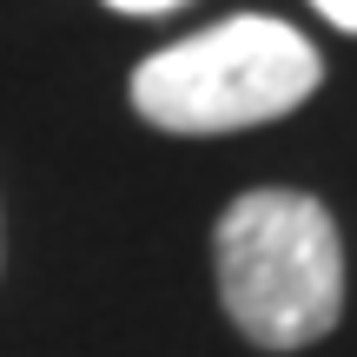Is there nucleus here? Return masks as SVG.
<instances>
[{
	"instance_id": "obj_4",
	"label": "nucleus",
	"mask_w": 357,
	"mask_h": 357,
	"mask_svg": "<svg viewBox=\"0 0 357 357\" xmlns=\"http://www.w3.org/2000/svg\"><path fill=\"white\" fill-rule=\"evenodd\" d=\"M106 7H119V13H172L185 0H106Z\"/></svg>"
},
{
	"instance_id": "obj_2",
	"label": "nucleus",
	"mask_w": 357,
	"mask_h": 357,
	"mask_svg": "<svg viewBox=\"0 0 357 357\" xmlns=\"http://www.w3.org/2000/svg\"><path fill=\"white\" fill-rule=\"evenodd\" d=\"M324 66L298 26L238 13L192 40H172L132 73V106L166 132H238L284 119L318 93Z\"/></svg>"
},
{
	"instance_id": "obj_3",
	"label": "nucleus",
	"mask_w": 357,
	"mask_h": 357,
	"mask_svg": "<svg viewBox=\"0 0 357 357\" xmlns=\"http://www.w3.org/2000/svg\"><path fill=\"white\" fill-rule=\"evenodd\" d=\"M311 7L324 13L331 26H344V33H357V0H311Z\"/></svg>"
},
{
	"instance_id": "obj_1",
	"label": "nucleus",
	"mask_w": 357,
	"mask_h": 357,
	"mask_svg": "<svg viewBox=\"0 0 357 357\" xmlns=\"http://www.w3.org/2000/svg\"><path fill=\"white\" fill-rule=\"evenodd\" d=\"M225 318L258 351H305L344 311L337 225L311 192H245L212 231Z\"/></svg>"
}]
</instances>
